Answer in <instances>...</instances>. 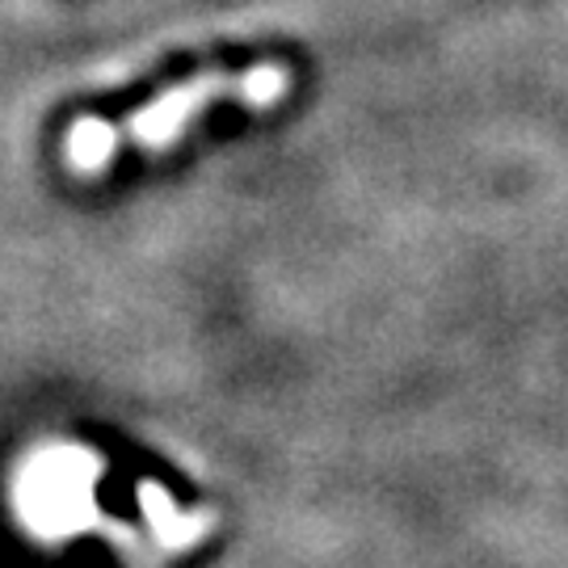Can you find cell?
<instances>
[{
	"mask_svg": "<svg viewBox=\"0 0 568 568\" xmlns=\"http://www.w3.org/2000/svg\"><path fill=\"white\" fill-rule=\"evenodd\" d=\"M291 93V68L283 63H257L248 72H203L190 81L164 89L156 102L135 110L131 119L105 122L81 119L68 131V164L77 173H102L122 148L164 152L190 131V122L203 119L215 105H244V110H270Z\"/></svg>",
	"mask_w": 568,
	"mask_h": 568,
	"instance_id": "6da1fadb",
	"label": "cell"
},
{
	"mask_svg": "<svg viewBox=\"0 0 568 568\" xmlns=\"http://www.w3.org/2000/svg\"><path fill=\"white\" fill-rule=\"evenodd\" d=\"M93 480H98V459H89L81 450L68 447L39 455L21 476V518L47 539H68L72 530H84L98 518Z\"/></svg>",
	"mask_w": 568,
	"mask_h": 568,
	"instance_id": "7a4b0ae2",
	"label": "cell"
},
{
	"mask_svg": "<svg viewBox=\"0 0 568 568\" xmlns=\"http://www.w3.org/2000/svg\"><path fill=\"white\" fill-rule=\"evenodd\" d=\"M135 497H140V509H143V518H148V527H152V535H156V544L169 551L194 548V544L203 539V530L211 527V514H206V509L182 514L178 501H173L161 485H152V480H143V485L135 488Z\"/></svg>",
	"mask_w": 568,
	"mask_h": 568,
	"instance_id": "3957f363",
	"label": "cell"
}]
</instances>
